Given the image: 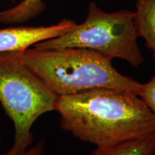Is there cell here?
<instances>
[{
	"label": "cell",
	"mask_w": 155,
	"mask_h": 155,
	"mask_svg": "<svg viewBox=\"0 0 155 155\" xmlns=\"http://www.w3.org/2000/svg\"><path fill=\"white\" fill-rule=\"evenodd\" d=\"M61 127L96 147L111 146L155 132V116L138 95L95 88L58 96Z\"/></svg>",
	"instance_id": "cell-1"
},
{
	"label": "cell",
	"mask_w": 155,
	"mask_h": 155,
	"mask_svg": "<svg viewBox=\"0 0 155 155\" xmlns=\"http://www.w3.org/2000/svg\"><path fill=\"white\" fill-rule=\"evenodd\" d=\"M17 54L20 61L58 96L100 88L127 91L139 96L141 83L122 75L113 66L111 59L94 50L33 47Z\"/></svg>",
	"instance_id": "cell-2"
},
{
	"label": "cell",
	"mask_w": 155,
	"mask_h": 155,
	"mask_svg": "<svg viewBox=\"0 0 155 155\" xmlns=\"http://www.w3.org/2000/svg\"><path fill=\"white\" fill-rule=\"evenodd\" d=\"M58 96L19 59L0 53V103L15 126L12 147L5 155H19L33 141L32 129L40 116L55 110Z\"/></svg>",
	"instance_id": "cell-3"
},
{
	"label": "cell",
	"mask_w": 155,
	"mask_h": 155,
	"mask_svg": "<svg viewBox=\"0 0 155 155\" xmlns=\"http://www.w3.org/2000/svg\"><path fill=\"white\" fill-rule=\"evenodd\" d=\"M139 38L134 12H107L91 1L83 23L76 24L61 36L40 42L33 47L39 49L84 48L111 60H124L137 68L144 61L137 43Z\"/></svg>",
	"instance_id": "cell-4"
},
{
	"label": "cell",
	"mask_w": 155,
	"mask_h": 155,
	"mask_svg": "<svg viewBox=\"0 0 155 155\" xmlns=\"http://www.w3.org/2000/svg\"><path fill=\"white\" fill-rule=\"evenodd\" d=\"M76 23L63 19L48 26L9 27L0 29V53H18L39 42L57 38L71 30Z\"/></svg>",
	"instance_id": "cell-5"
},
{
	"label": "cell",
	"mask_w": 155,
	"mask_h": 155,
	"mask_svg": "<svg viewBox=\"0 0 155 155\" xmlns=\"http://www.w3.org/2000/svg\"><path fill=\"white\" fill-rule=\"evenodd\" d=\"M90 155H155V132L119 144L96 147Z\"/></svg>",
	"instance_id": "cell-6"
},
{
	"label": "cell",
	"mask_w": 155,
	"mask_h": 155,
	"mask_svg": "<svg viewBox=\"0 0 155 155\" xmlns=\"http://www.w3.org/2000/svg\"><path fill=\"white\" fill-rule=\"evenodd\" d=\"M136 8L134 19L139 37L155 53V0H137Z\"/></svg>",
	"instance_id": "cell-7"
},
{
	"label": "cell",
	"mask_w": 155,
	"mask_h": 155,
	"mask_svg": "<svg viewBox=\"0 0 155 155\" xmlns=\"http://www.w3.org/2000/svg\"><path fill=\"white\" fill-rule=\"evenodd\" d=\"M45 8L44 0H22L10 8L0 11V23L15 25L27 22L43 12Z\"/></svg>",
	"instance_id": "cell-8"
},
{
	"label": "cell",
	"mask_w": 155,
	"mask_h": 155,
	"mask_svg": "<svg viewBox=\"0 0 155 155\" xmlns=\"http://www.w3.org/2000/svg\"><path fill=\"white\" fill-rule=\"evenodd\" d=\"M139 96L155 116V75L146 83H141Z\"/></svg>",
	"instance_id": "cell-9"
},
{
	"label": "cell",
	"mask_w": 155,
	"mask_h": 155,
	"mask_svg": "<svg viewBox=\"0 0 155 155\" xmlns=\"http://www.w3.org/2000/svg\"><path fill=\"white\" fill-rule=\"evenodd\" d=\"M2 155H5V154ZM19 155H45V141L44 139H40L36 144L28 148Z\"/></svg>",
	"instance_id": "cell-10"
},
{
	"label": "cell",
	"mask_w": 155,
	"mask_h": 155,
	"mask_svg": "<svg viewBox=\"0 0 155 155\" xmlns=\"http://www.w3.org/2000/svg\"><path fill=\"white\" fill-rule=\"evenodd\" d=\"M2 141V138H1V132H0V142H1Z\"/></svg>",
	"instance_id": "cell-11"
},
{
	"label": "cell",
	"mask_w": 155,
	"mask_h": 155,
	"mask_svg": "<svg viewBox=\"0 0 155 155\" xmlns=\"http://www.w3.org/2000/svg\"><path fill=\"white\" fill-rule=\"evenodd\" d=\"M153 55H154V60H155V53L153 54Z\"/></svg>",
	"instance_id": "cell-12"
}]
</instances>
